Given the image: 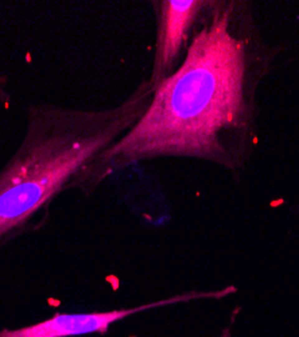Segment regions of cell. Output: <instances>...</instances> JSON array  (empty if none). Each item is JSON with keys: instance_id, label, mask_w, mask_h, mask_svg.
<instances>
[{"instance_id": "3957f363", "label": "cell", "mask_w": 299, "mask_h": 337, "mask_svg": "<svg viewBox=\"0 0 299 337\" xmlns=\"http://www.w3.org/2000/svg\"><path fill=\"white\" fill-rule=\"evenodd\" d=\"M210 3L212 0L152 2L157 11V41L148 81L154 89L178 69Z\"/></svg>"}, {"instance_id": "277c9868", "label": "cell", "mask_w": 299, "mask_h": 337, "mask_svg": "<svg viewBox=\"0 0 299 337\" xmlns=\"http://www.w3.org/2000/svg\"><path fill=\"white\" fill-rule=\"evenodd\" d=\"M233 287H228L218 291L209 293H186L167 300L157 301L152 303H146L131 309H117L108 311H90V313H57L43 321L32 325L22 326L18 329H2L0 337H75L90 333H105L109 326L117 321L129 317L140 311L154 309L159 306H167L178 302H186L197 298H217L225 297L233 293Z\"/></svg>"}, {"instance_id": "7a4b0ae2", "label": "cell", "mask_w": 299, "mask_h": 337, "mask_svg": "<svg viewBox=\"0 0 299 337\" xmlns=\"http://www.w3.org/2000/svg\"><path fill=\"white\" fill-rule=\"evenodd\" d=\"M152 93L144 80L124 101L107 109L32 105L22 142L0 171V244L73 188L84 168L137 123Z\"/></svg>"}, {"instance_id": "6da1fadb", "label": "cell", "mask_w": 299, "mask_h": 337, "mask_svg": "<svg viewBox=\"0 0 299 337\" xmlns=\"http://www.w3.org/2000/svg\"><path fill=\"white\" fill-rule=\"evenodd\" d=\"M272 57L249 4L212 2L178 69L154 89L137 123L84 168L73 189H94L113 173L166 157L239 171L259 143L258 89Z\"/></svg>"}]
</instances>
